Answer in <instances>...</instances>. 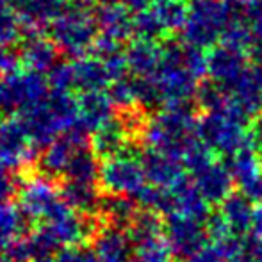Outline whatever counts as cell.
I'll return each mask as SVG.
<instances>
[{"label":"cell","mask_w":262,"mask_h":262,"mask_svg":"<svg viewBox=\"0 0 262 262\" xmlns=\"http://www.w3.org/2000/svg\"><path fill=\"white\" fill-rule=\"evenodd\" d=\"M0 262H13L9 253H7V250H0Z\"/></svg>","instance_id":"7dc6e473"},{"label":"cell","mask_w":262,"mask_h":262,"mask_svg":"<svg viewBox=\"0 0 262 262\" xmlns=\"http://www.w3.org/2000/svg\"><path fill=\"white\" fill-rule=\"evenodd\" d=\"M41 228L52 235V239L61 246V250L82 245L93 232L90 220L82 212L70 207L66 202L52 216L43 221Z\"/></svg>","instance_id":"4fadbf2b"},{"label":"cell","mask_w":262,"mask_h":262,"mask_svg":"<svg viewBox=\"0 0 262 262\" xmlns=\"http://www.w3.org/2000/svg\"><path fill=\"white\" fill-rule=\"evenodd\" d=\"M252 138H253V141H255L257 148H259L262 154V113L252 123Z\"/></svg>","instance_id":"7bdbcfd3"},{"label":"cell","mask_w":262,"mask_h":262,"mask_svg":"<svg viewBox=\"0 0 262 262\" xmlns=\"http://www.w3.org/2000/svg\"><path fill=\"white\" fill-rule=\"evenodd\" d=\"M134 262H171V248L164 237V232L146 237L132 239Z\"/></svg>","instance_id":"1f68e13d"},{"label":"cell","mask_w":262,"mask_h":262,"mask_svg":"<svg viewBox=\"0 0 262 262\" xmlns=\"http://www.w3.org/2000/svg\"><path fill=\"white\" fill-rule=\"evenodd\" d=\"M98 182L102 189L111 196L136 198L139 191L148 184L143 159L128 150L104 159V162L100 164Z\"/></svg>","instance_id":"ba28073f"},{"label":"cell","mask_w":262,"mask_h":262,"mask_svg":"<svg viewBox=\"0 0 262 262\" xmlns=\"http://www.w3.org/2000/svg\"><path fill=\"white\" fill-rule=\"evenodd\" d=\"M100 210L111 227H130L138 216V202L130 196H107L100 204Z\"/></svg>","instance_id":"4dcf8cb0"},{"label":"cell","mask_w":262,"mask_h":262,"mask_svg":"<svg viewBox=\"0 0 262 262\" xmlns=\"http://www.w3.org/2000/svg\"><path fill=\"white\" fill-rule=\"evenodd\" d=\"M50 91L57 93H70L73 90V64L72 62L61 61L47 73Z\"/></svg>","instance_id":"8d00e7d4"},{"label":"cell","mask_w":262,"mask_h":262,"mask_svg":"<svg viewBox=\"0 0 262 262\" xmlns=\"http://www.w3.org/2000/svg\"><path fill=\"white\" fill-rule=\"evenodd\" d=\"M252 232L259 241H262V204L255 207L253 212V223H252Z\"/></svg>","instance_id":"ee69618b"},{"label":"cell","mask_w":262,"mask_h":262,"mask_svg":"<svg viewBox=\"0 0 262 262\" xmlns=\"http://www.w3.org/2000/svg\"><path fill=\"white\" fill-rule=\"evenodd\" d=\"M54 262H98V259L93 250L82 248V246H70V248H62L55 255Z\"/></svg>","instance_id":"74e56055"},{"label":"cell","mask_w":262,"mask_h":262,"mask_svg":"<svg viewBox=\"0 0 262 262\" xmlns=\"http://www.w3.org/2000/svg\"><path fill=\"white\" fill-rule=\"evenodd\" d=\"M34 141L20 118L0 120V164L7 169H24L36 159Z\"/></svg>","instance_id":"30bf717a"},{"label":"cell","mask_w":262,"mask_h":262,"mask_svg":"<svg viewBox=\"0 0 262 262\" xmlns=\"http://www.w3.org/2000/svg\"><path fill=\"white\" fill-rule=\"evenodd\" d=\"M100 38L123 45L134 36V14L123 4H102L97 9Z\"/></svg>","instance_id":"ffe728a7"},{"label":"cell","mask_w":262,"mask_h":262,"mask_svg":"<svg viewBox=\"0 0 262 262\" xmlns=\"http://www.w3.org/2000/svg\"><path fill=\"white\" fill-rule=\"evenodd\" d=\"M205 223L189 220L184 216H169L164 225V237L171 248L173 255L186 259L191 253L207 245Z\"/></svg>","instance_id":"9a60e30c"},{"label":"cell","mask_w":262,"mask_h":262,"mask_svg":"<svg viewBox=\"0 0 262 262\" xmlns=\"http://www.w3.org/2000/svg\"><path fill=\"white\" fill-rule=\"evenodd\" d=\"M49 93L47 75L18 68L0 77V113H21L41 102Z\"/></svg>","instance_id":"9c48e42d"},{"label":"cell","mask_w":262,"mask_h":262,"mask_svg":"<svg viewBox=\"0 0 262 262\" xmlns=\"http://www.w3.org/2000/svg\"><path fill=\"white\" fill-rule=\"evenodd\" d=\"M182 262H225V257H223L221 248L216 243H207V245L202 246L200 250L191 253L189 257L182 259Z\"/></svg>","instance_id":"f35d334b"},{"label":"cell","mask_w":262,"mask_h":262,"mask_svg":"<svg viewBox=\"0 0 262 262\" xmlns=\"http://www.w3.org/2000/svg\"><path fill=\"white\" fill-rule=\"evenodd\" d=\"M32 262H50V260H32Z\"/></svg>","instance_id":"681fc988"},{"label":"cell","mask_w":262,"mask_h":262,"mask_svg":"<svg viewBox=\"0 0 262 262\" xmlns=\"http://www.w3.org/2000/svg\"><path fill=\"white\" fill-rule=\"evenodd\" d=\"M50 39L57 50L70 57H84L98 39L97 9L90 0H68L49 27Z\"/></svg>","instance_id":"277c9868"},{"label":"cell","mask_w":262,"mask_h":262,"mask_svg":"<svg viewBox=\"0 0 262 262\" xmlns=\"http://www.w3.org/2000/svg\"><path fill=\"white\" fill-rule=\"evenodd\" d=\"M25 220L27 216L20 205L11 202L0 204V250H9L25 235Z\"/></svg>","instance_id":"f546056e"},{"label":"cell","mask_w":262,"mask_h":262,"mask_svg":"<svg viewBox=\"0 0 262 262\" xmlns=\"http://www.w3.org/2000/svg\"><path fill=\"white\" fill-rule=\"evenodd\" d=\"M207 75V54L186 43L162 45L161 64L150 79L157 105H184L198 97L200 80Z\"/></svg>","instance_id":"7a4b0ae2"},{"label":"cell","mask_w":262,"mask_h":262,"mask_svg":"<svg viewBox=\"0 0 262 262\" xmlns=\"http://www.w3.org/2000/svg\"><path fill=\"white\" fill-rule=\"evenodd\" d=\"M120 4H123L125 7H127L128 11H132V13H139V11L146 9V7L150 6V2L152 0H118Z\"/></svg>","instance_id":"f6af8a7d"},{"label":"cell","mask_w":262,"mask_h":262,"mask_svg":"<svg viewBox=\"0 0 262 262\" xmlns=\"http://www.w3.org/2000/svg\"><path fill=\"white\" fill-rule=\"evenodd\" d=\"M73 64V90L80 93L88 91H105L114 82L105 61L95 54H88L72 61Z\"/></svg>","instance_id":"ac0fdd59"},{"label":"cell","mask_w":262,"mask_h":262,"mask_svg":"<svg viewBox=\"0 0 262 262\" xmlns=\"http://www.w3.org/2000/svg\"><path fill=\"white\" fill-rule=\"evenodd\" d=\"M228 168L241 193L253 204H262V154L255 141L232 156Z\"/></svg>","instance_id":"5bb4252c"},{"label":"cell","mask_w":262,"mask_h":262,"mask_svg":"<svg viewBox=\"0 0 262 262\" xmlns=\"http://www.w3.org/2000/svg\"><path fill=\"white\" fill-rule=\"evenodd\" d=\"M198 120L189 104L162 107L143 125L141 138L148 150L180 159L200 141Z\"/></svg>","instance_id":"3957f363"},{"label":"cell","mask_w":262,"mask_h":262,"mask_svg":"<svg viewBox=\"0 0 262 262\" xmlns=\"http://www.w3.org/2000/svg\"><path fill=\"white\" fill-rule=\"evenodd\" d=\"M252 72L255 75V80H257V86H259V95H260V107H262V45L255 47L252 50Z\"/></svg>","instance_id":"b9f144b4"},{"label":"cell","mask_w":262,"mask_h":262,"mask_svg":"<svg viewBox=\"0 0 262 262\" xmlns=\"http://www.w3.org/2000/svg\"><path fill=\"white\" fill-rule=\"evenodd\" d=\"M169 191H171L173 200L171 216H184L189 217V220L202 221V223H205L210 217V204L198 191V187L194 186V182L191 179L184 177L180 182L169 187Z\"/></svg>","instance_id":"d6986e66"},{"label":"cell","mask_w":262,"mask_h":262,"mask_svg":"<svg viewBox=\"0 0 262 262\" xmlns=\"http://www.w3.org/2000/svg\"><path fill=\"white\" fill-rule=\"evenodd\" d=\"M245 20L248 27L252 29L257 41L262 43V0H255L250 6H246Z\"/></svg>","instance_id":"ab89813d"},{"label":"cell","mask_w":262,"mask_h":262,"mask_svg":"<svg viewBox=\"0 0 262 262\" xmlns=\"http://www.w3.org/2000/svg\"><path fill=\"white\" fill-rule=\"evenodd\" d=\"M128 134H130V127L123 120L113 118L95 134H91V148L98 157H113L127 150Z\"/></svg>","instance_id":"4316f807"},{"label":"cell","mask_w":262,"mask_h":262,"mask_svg":"<svg viewBox=\"0 0 262 262\" xmlns=\"http://www.w3.org/2000/svg\"><path fill=\"white\" fill-rule=\"evenodd\" d=\"M21 21L11 0H0V49H11L21 34Z\"/></svg>","instance_id":"e575fe53"},{"label":"cell","mask_w":262,"mask_h":262,"mask_svg":"<svg viewBox=\"0 0 262 262\" xmlns=\"http://www.w3.org/2000/svg\"><path fill=\"white\" fill-rule=\"evenodd\" d=\"M204 109L198 120V138L212 154L232 157L253 143L248 130L250 114L225 88L210 82L200 88L196 97Z\"/></svg>","instance_id":"6da1fadb"},{"label":"cell","mask_w":262,"mask_h":262,"mask_svg":"<svg viewBox=\"0 0 262 262\" xmlns=\"http://www.w3.org/2000/svg\"><path fill=\"white\" fill-rule=\"evenodd\" d=\"M253 202L243 193H232L220 204V217L225 221L228 230L234 235H245L252 230L253 223Z\"/></svg>","instance_id":"484cf974"},{"label":"cell","mask_w":262,"mask_h":262,"mask_svg":"<svg viewBox=\"0 0 262 262\" xmlns=\"http://www.w3.org/2000/svg\"><path fill=\"white\" fill-rule=\"evenodd\" d=\"M237 18L234 4L228 0H187V21L182 39L194 49H212L220 45L227 29Z\"/></svg>","instance_id":"8992f818"},{"label":"cell","mask_w":262,"mask_h":262,"mask_svg":"<svg viewBox=\"0 0 262 262\" xmlns=\"http://www.w3.org/2000/svg\"><path fill=\"white\" fill-rule=\"evenodd\" d=\"M127 66L132 77L150 79L156 73L162 59V45L152 39H136L125 49Z\"/></svg>","instance_id":"cb8c5ba5"},{"label":"cell","mask_w":262,"mask_h":262,"mask_svg":"<svg viewBox=\"0 0 262 262\" xmlns=\"http://www.w3.org/2000/svg\"><path fill=\"white\" fill-rule=\"evenodd\" d=\"M36 146H47L77 128V98L70 93L50 91L41 102L18 114Z\"/></svg>","instance_id":"5b68a950"},{"label":"cell","mask_w":262,"mask_h":262,"mask_svg":"<svg viewBox=\"0 0 262 262\" xmlns=\"http://www.w3.org/2000/svg\"><path fill=\"white\" fill-rule=\"evenodd\" d=\"M216 245L223 252L225 262H255V245L245 235H228Z\"/></svg>","instance_id":"d590c367"},{"label":"cell","mask_w":262,"mask_h":262,"mask_svg":"<svg viewBox=\"0 0 262 262\" xmlns=\"http://www.w3.org/2000/svg\"><path fill=\"white\" fill-rule=\"evenodd\" d=\"M66 4L68 0H14L13 6L27 34H38L50 27Z\"/></svg>","instance_id":"44dd1931"},{"label":"cell","mask_w":262,"mask_h":262,"mask_svg":"<svg viewBox=\"0 0 262 262\" xmlns=\"http://www.w3.org/2000/svg\"><path fill=\"white\" fill-rule=\"evenodd\" d=\"M141 159L143 166H145L146 180L152 186L169 189L186 177L184 175V162L180 159L152 152V150H148Z\"/></svg>","instance_id":"d4e9b609"},{"label":"cell","mask_w":262,"mask_h":262,"mask_svg":"<svg viewBox=\"0 0 262 262\" xmlns=\"http://www.w3.org/2000/svg\"><path fill=\"white\" fill-rule=\"evenodd\" d=\"M100 184L98 182H79V180H64L61 194L72 209L82 214H91L100 209Z\"/></svg>","instance_id":"83f0119b"},{"label":"cell","mask_w":262,"mask_h":262,"mask_svg":"<svg viewBox=\"0 0 262 262\" xmlns=\"http://www.w3.org/2000/svg\"><path fill=\"white\" fill-rule=\"evenodd\" d=\"M109 95L113 98L114 105L120 109H134L136 105H141V93H139V79L138 77H121L116 82L111 84Z\"/></svg>","instance_id":"836d02e7"},{"label":"cell","mask_w":262,"mask_h":262,"mask_svg":"<svg viewBox=\"0 0 262 262\" xmlns=\"http://www.w3.org/2000/svg\"><path fill=\"white\" fill-rule=\"evenodd\" d=\"M13 193H14L13 177H11L9 169L0 164V204H2V202H9Z\"/></svg>","instance_id":"60d3db41"},{"label":"cell","mask_w":262,"mask_h":262,"mask_svg":"<svg viewBox=\"0 0 262 262\" xmlns=\"http://www.w3.org/2000/svg\"><path fill=\"white\" fill-rule=\"evenodd\" d=\"M255 262H262V241L255 243Z\"/></svg>","instance_id":"bcb514c9"},{"label":"cell","mask_w":262,"mask_h":262,"mask_svg":"<svg viewBox=\"0 0 262 262\" xmlns=\"http://www.w3.org/2000/svg\"><path fill=\"white\" fill-rule=\"evenodd\" d=\"M114 102L105 91H88L77 97V128L82 134H95L114 118Z\"/></svg>","instance_id":"e0dca14e"},{"label":"cell","mask_w":262,"mask_h":262,"mask_svg":"<svg viewBox=\"0 0 262 262\" xmlns=\"http://www.w3.org/2000/svg\"><path fill=\"white\" fill-rule=\"evenodd\" d=\"M98 179H100L98 156L93 152V148H91V145H90V146H86V148H82L73 157V161L70 162L68 169H66V173H64V180L98 182Z\"/></svg>","instance_id":"d6a6232c"},{"label":"cell","mask_w":262,"mask_h":262,"mask_svg":"<svg viewBox=\"0 0 262 262\" xmlns=\"http://www.w3.org/2000/svg\"><path fill=\"white\" fill-rule=\"evenodd\" d=\"M64 198L47 175H32L20 187V209L29 220L45 221L61 205Z\"/></svg>","instance_id":"8fae6325"},{"label":"cell","mask_w":262,"mask_h":262,"mask_svg":"<svg viewBox=\"0 0 262 262\" xmlns=\"http://www.w3.org/2000/svg\"><path fill=\"white\" fill-rule=\"evenodd\" d=\"M91 141L86 139V134L79 130H70L66 134L59 136L50 145L45 146L41 157H39V166L43 169V175L47 177H64L70 162L82 148L90 146Z\"/></svg>","instance_id":"2e32d148"},{"label":"cell","mask_w":262,"mask_h":262,"mask_svg":"<svg viewBox=\"0 0 262 262\" xmlns=\"http://www.w3.org/2000/svg\"><path fill=\"white\" fill-rule=\"evenodd\" d=\"M250 57L246 50L220 43L207 54V75L214 84L227 90L250 70Z\"/></svg>","instance_id":"7c38bea8"},{"label":"cell","mask_w":262,"mask_h":262,"mask_svg":"<svg viewBox=\"0 0 262 262\" xmlns=\"http://www.w3.org/2000/svg\"><path fill=\"white\" fill-rule=\"evenodd\" d=\"M148 11L154 14L164 34L182 32L187 21V4L184 0H152Z\"/></svg>","instance_id":"f1b7e54d"},{"label":"cell","mask_w":262,"mask_h":262,"mask_svg":"<svg viewBox=\"0 0 262 262\" xmlns=\"http://www.w3.org/2000/svg\"><path fill=\"white\" fill-rule=\"evenodd\" d=\"M11 2H14V0H11Z\"/></svg>","instance_id":"f907efd6"},{"label":"cell","mask_w":262,"mask_h":262,"mask_svg":"<svg viewBox=\"0 0 262 262\" xmlns=\"http://www.w3.org/2000/svg\"><path fill=\"white\" fill-rule=\"evenodd\" d=\"M57 47L52 39L38 34H27V39L24 41L20 49V62L25 70H31L36 73H49L57 64Z\"/></svg>","instance_id":"603a6c76"},{"label":"cell","mask_w":262,"mask_h":262,"mask_svg":"<svg viewBox=\"0 0 262 262\" xmlns=\"http://www.w3.org/2000/svg\"><path fill=\"white\" fill-rule=\"evenodd\" d=\"M184 166L191 171V180L209 204H221L232 194L234 177L230 168L217 161L202 141L186 154Z\"/></svg>","instance_id":"52a82bcc"},{"label":"cell","mask_w":262,"mask_h":262,"mask_svg":"<svg viewBox=\"0 0 262 262\" xmlns=\"http://www.w3.org/2000/svg\"><path fill=\"white\" fill-rule=\"evenodd\" d=\"M228 2H232V4H246V6H250V4L255 2V0H228Z\"/></svg>","instance_id":"c3c4849f"},{"label":"cell","mask_w":262,"mask_h":262,"mask_svg":"<svg viewBox=\"0 0 262 262\" xmlns=\"http://www.w3.org/2000/svg\"><path fill=\"white\" fill-rule=\"evenodd\" d=\"M93 252L98 262H134V243L123 228L105 227L95 235Z\"/></svg>","instance_id":"7402d4cb"}]
</instances>
